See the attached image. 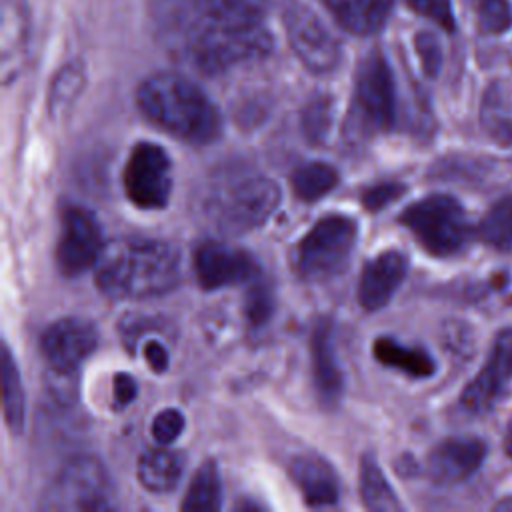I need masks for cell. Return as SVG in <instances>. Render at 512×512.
I'll use <instances>...</instances> for the list:
<instances>
[{
    "label": "cell",
    "instance_id": "6da1fadb",
    "mask_svg": "<svg viewBox=\"0 0 512 512\" xmlns=\"http://www.w3.org/2000/svg\"><path fill=\"white\" fill-rule=\"evenodd\" d=\"M178 282L180 252L164 240H114L96 262V284L110 298H152Z\"/></svg>",
    "mask_w": 512,
    "mask_h": 512
},
{
    "label": "cell",
    "instance_id": "7a4b0ae2",
    "mask_svg": "<svg viewBox=\"0 0 512 512\" xmlns=\"http://www.w3.org/2000/svg\"><path fill=\"white\" fill-rule=\"evenodd\" d=\"M142 114L188 144H210L222 132L214 102L188 78L174 72L148 76L136 94Z\"/></svg>",
    "mask_w": 512,
    "mask_h": 512
},
{
    "label": "cell",
    "instance_id": "3957f363",
    "mask_svg": "<svg viewBox=\"0 0 512 512\" xmlns=\"http://www.w3.org/2000/svg\"><path fill=\"white\" fill-rule=\"evenodd\" d=\"M186 50L200 72L220 74L264 58L272 50V38L262 24H218L196 16L186 28Z\"/></svg>",
    "mask_w": 512,
    "mask_h": 512
},
{
    "label": "cell",
    "instance_id": "277c9868",
    "mask_svg": "<svg viewBox=\"0 0 512 512\" xmlns=\"http://www.w3.org/2000/svg\"><path fill=\"white\" fill-rule=\"evenodd\" d=\"M400 224L434 256H454L470 240V224L462 204L448 194H432L412 202L402 214Z\"/></svg>",
    "mask_w": 512,
    "mask_h": 512
},
{
    "label": "cell",
    "instance_id": "5b68a950",
    "mask_svg": "<svg viewBox=\"0 0 512 512\" xmlns=\"http://www.w3.org/2000/svg\"><path fill=\"white\" fill-rule=\"evenodd\" d=\"M280 186L266 176H246L218 190L208 214L222 234H244L262 226L278 208Z\"/></svg>",
    "mask_w": 512,
    "mask_h": 512
},
{
    "label": "cell",
    "instance_id": "8992f818",
    "mask_svg": "<svg viewBox=\"0 0 512 512\" xmlns=\"http://www.w3.org/2000/svg\"><path fill=\"white\" fill-rule=\"evenodd\" d=\"M358 224L344 214L320 218L298 242L294 266L306 280H326L344 270L356 246Z\"/></svg>",
    "mask_w": 512,
    "mask_h": 512
},
{
    "label": "cell",
    "instance_id": "52a82bcc",
    "mask_svg": "<svg viewBox=\"0 0 512 512\" xmlns=\"http://www.w3.org/2000/svg\"><path fill=\"white\" fill-rule=\"evenodd\" d=\"M40 508L64 512L112 510L114 492L108 470L92 456H76L68 460L48 486Z\"/></svg>",
    "mask_w": 512,
    "mask_h": 512
},
{
    "label": "cell",
    "instance_id": "ba28073f",
    "mask_svg": "<svg viewBox=\"0 0 512 512\" xmlns=\"http://www.w3.org/2000/svg\"><path fill=\"white\" fill-rule=\"evenodd\" d=\"M352 118L364 134L384 132L396 120V86L386 58L372 52L356 74Z\"/></svg>",
    "mask_w": 512,
    "mask_h": 512
},
{
    "label": "cell",
    "instance_id": "9c48e42d",
    "mask_svg": "<svg viewBox=\"0 0 512 512\" xmlns=\"http://www.w3.org/2000/svg\"><path fill=\"white\" fill-rule=\"evenodd\" d=\"M124 190L128 200L142 210H160L172 192V160L154 142H138L124 166Z\"/></svg>",
    "mask_w": 512,
    "mask_h": 512
},
{
    "label": "cell",
    "instance_id": "30bf717a",
    "mask_svg": "<svg viewBox=\"0 0 512 512\" xmlns=\"http://www.w3.org/2000/svg\"><path fill=\"white\" fill-rule=\"evenodd\" d=\"M282 18L294 54L310 72L326 74L338 66L340 44L308 6L290 2L284 6Z\"/></svg>",
    "mask_w": 512,
    "mask_h": 512
},
{
    "label": "cell",
    "instance_id": "8fae6325",
    "mask_svg": "<svg viewBox=\"0 0 512 512\" xmlns=\"http://www.w3.org/2000/svg\"><path fill=\"white\" fill-rule=\"evenodd\" d=\"M102 232L92 212L68 206L62 212V232L56 246V264L64 276H78L92 268L102 250Z\"/></svg>",
    "mask_w": 512,
    "mask_h": 512
},
{
    "label": "cell",
    "instance_id": "7c38bea8",
    "mask_svg": "<svg viewBox=\"0 0 512 512\" xmlns=\"http://www.w3.org/2000/svg\"><path fill=\"white\" fill-rule=\"evenodd\" d=\"M98 346V330L84 318H60L50 324L40 340L48 372L78 374L80 364Z\"/></svg>",
    "mask_w": 512,
    "mask_h": 512
},
{
    "label": "cell",
    "instance_id": "4fadbf2b",
    "mask_svg": "<svg viewBox=\"0 0 512 512\" xmlns=\"http://www.w3.org/2000/svg\"><path fill=\"white\" fill-rule=\"evenodd\" d=\"M194 272L204 290H218L254 280L258 276V264L242 248L224 242H204L196 248Z\"/></svg>",
    "mask_w": 512,
    "mask_h": 512
},
{
    "label": "cell",
    "instance_id": "5bb4252c",
    "mask_svg": "<svg viewBox=\"0 0 512 512\" xmlns=\"http://www.w3.org/2000/svg\"><path fill=\"white\" fill-rule=\"evenodd\" d=\"M512 378V328L496 334L492 350L480 372L462 390L460 402L468 412L480 414L492 408Z\"/></svg>",
    "mask_w": 512,
    "mask_h": 512
},
{
    "label": "cell",
    "instance_id": "9a60e30c",
    "mask_svg": "<svg viewBox=\"0 0 512 512\" xmlns=\"http://www.w3.org/2000/svg\"><path fill=\"white\" fill-rule=\"evenodd\" d=\"M484 456L486 444L480 438H446L430 450L426 470L436 484L450 486L470 478L484 462Z\"/></svg>",
    "mask_w": 512,
    "mask_h": 512
},
{
    "label": "cell",
    "instance_id": "2e32d148",
    "mask_svg": "<svg viewBox=\"0 0 512 512\" xmlns=\"http://www.w3.org/2000/svg\"><path fill=\"white\" fill-rule=\"evenodd\" d=\"M408 272V258L398 250H386L372 258L358 282V300L364 310L384 308Z\"/></svg>",
    "mask_w": 512,
    "mask_h": 512
},
{
    "label": "cell",
    "instance_id": "e0dca14e",
    "mask_svg": "<svg viewBox=\"0 0 512 512\" xmlns=\"http://www.w3.org/2000/svg\"><path fill=\"white\" fill-rule=\"evenodd\" d=\"M310 352H312V374L318 398L326 406H334L340 400L344 380L342 370L336 356V340L334 326L328 318L316 322L310 336Z\"/></svg>",
    "mask_w": 512,
    "mask_h": 512
},
{
    "label": "cell",
    "instance_id": "ac0fdd59",
    "mask_svg": "<svg viewBox=\"0 0 512 512\" xmlns=\"http://www.w3.org/2000/svg\"><path fill=\"white\" fill-rule=\"evenodd\" d=\"M290 476L308 506H332L340 498V486L332 466L316 454H300L290 462Z\"/></svg>",
    "mask_w": 512,
    "mask_h": 512
},
{
    "label": "cell",
    "instance_id": "d6986e66",
    "mask_svg": "<svg viewBox=\"0 0 512 512\" xmlns=\"http://www.w3.org/2000/svg\"><path fill=\"white\" fill-rule=\"evenodd\" d=\"M334 20L358 36L376 34L388 20L394 0H322Z\"/></svg>",
    "mask_w": 512,
    "mask_h": 512
},
{
    "label": "cell",
    "instance_id": "ffe728a7",
    "mask_svg": "<svg viewBox=\"0 0 512 512\" xmlns=\"http://www.w3.org/2000/svg\"><path fill=\"white\" fill-rule=\"evenodd\" d=\"M136 476H138V482L148 492H154V494L170 492L176 488L182 476V460L166 448L148 450L138 458Z\"/></svg>",
    "mask_w": 512,
    "mask_h": 512
},
{
    "label": "cell",
    "instance_id": "44dd1931",
    "mask_svg": "<svg viewBox=\"0 0 512 512\" xmlns=\"http://www.w3.org/2000/svg\"><path fill=\"white\" fill-rule=\"evenodd\" d=\"M372 352L380 364L396 368L412 378H428L436 372V364L426 350L404 346L388 336L378 338L372 346Z\"/></svg>",
    "mask_w": 512,
    "mask_h": 512
},
{
    "label": "cell",
    "instance_id": "7402d4cb",
    "mask_svg": "<svg viewBox=\"0 0 512 512\" xmlns=\"http://www.w3.org/2000/svg\"><path fill=\"white\" fill-rule=\"evenodd\" d=\"M196 16L218 24H260L266 0H188Z\"/></svg>",
    "mask_w": 512,
    "mask_h": 512
},
{
    "label": "cell",
    "instance_id": "603a6c76",
    "mask_svg": "<svg viewBox=\"0 0 512 512\" xmlns=\"http://www.w3.org/2000/svg\"><path fill=\"white\" fill-rule=\"evenodd\" d=\"M360 496L364 506L376 512L402 508L372 454H364L360 460Z\"/></svg>",
    "mask_w": 512,
    "mask_h": 512
},
{
    "label": "cell",
    "instance_id": "cb8c5ba5",
    "mask_svg": "<svg viewBox=\"0 0 512 512\" xmlns=\"http://www.w3.org/2000/svg\"><path fill=\"white\" fill-rule=\"evenodd\" d=\"M222 504V482L214 460H206L194 474L182 510H218Z\"/></svg>",
    "mask_w": 512,
    "mask_h": 512
},
{
    "label": "cell",
    "instance_id": "d4e9b609",
    "mask_svg": "<svg viewBox=\"0 0 512 512\" xmlns=\"http://www.w3.org/2000/svg\"><path fill=\"white\" fill-rule=\"evenodd\" d=\"M476 234L486 246L498 252H512V196H504L490 206Z\"/></svg>",
    "mask_w": 512,
    "mask_h": 512
},
{
    "label": "cell",
    "instance_id": "484cf974",
    "mask_svg": "<svg viewBox=\"0 0 512 512\" xmlns=\"http://www.w3.org/2000/svg\"><path fill=\"white\" fill-rule=\"evenodd\" d=\"M2 382H4V420L8 428L18 434L24 426V390H22L18 366L8 346H4L2 350Z\"/></svg>",
    "mask_w": 512,
    "mask_h": 512
},
{
    "label": "cell",
    "instance_id": "4316f807",
    "mask_svg": "<svg viewBox=\"0 0 512 512\" xmlns=\"http://www.w3.org/2000/svg\"><path fill=\"white\" fill-rule=\"evenodd\" d=\"M84 80H86V74H84L82 62L74 60V62H68L64 68H60L48 92V108L52 116L64 114L74 104V100L80 96L84 88Z\"/></svg>",
    "mask_w": 512,
    "mask_h": 512
},
{
    "label": "cell",
    "instance_id": "83f0119b",
    "mask_svg": "<svg viewBox=\"0 0 512 512\" xmlns=\"http://www.w3.org/2000/svg\"><path fill=\"white\" fill-rule=\"evenodd\" d=\"M338 184V172L324 162H310L292 174V188L300 200L314 202Z\"/></svg>",
    "mask_w": 512,
    "mask_h": 512
},
{
    "label": "cell",
    "instance_id": "f1b7e54d",
    "mask_svg": "<svg viewBox=\"0 0 512 512\" xmlns=\"http://www.w3.org/2000/svg\"><path fill=\"white\" fill-rule=\"evenodd\" d=\"M504 104L506 102L502 94L496 92V86L486 90V98L482 104V124L492 138L508 144L512 142V114L510 108Z\"/></svg>",
    "mask_w": 512,
    "mask_h": 512
},
{
    "label": "cell",
    "instance_id": "f546056e",
    "mask_svg": "<svg viewBox=\"0 0 512 512\" xmlns=\"http://www.w3.org/2000/svg\"><path fill=\"white\" fill-rule=\"evenodd\" d=\"M332 102L326 96L310 100L302 112V130L312 144H322L330 132Z\"/></svg>",
    "mask_w": 512,
    "mask_h": 512
},
{
    "label": "cell",
    "instance_id": "4dcf8cb0",
    "mask_svg": "<svg viewBox=\"0 0 512 512\" xmlns=\"http://www.w3.org/2000/svg\"><path fill=\"white\" fill-rule=\"evenodd\" d=\"M24 32H26V20L22 14V8L18 4H6L2 14V58L4 68L8 66L10 58H16L14 54H20L24 44Z\"/></svg>",
    "mask_w": 512,
    "mask_h": 512
},
{
    "label": "cell",
    "instance_id": "1f68e13d",
    "mask_svg": "<svg viewBox=\"0 0 512 512\" xmlns=\"http://www.w3.org/2000/svg\"><path fill=\"white\" fill-rule=\"evenodd\" d=\"M274 312V294L270 284L258 280L250 286L246 300H244V314L250 326L260 328L264 326Z\"/></svg>",
    "mask_w": 512,
    "mask_h": 512
},
{
    "label": "cell",
    "instance_id": "d6a6232c",
    "mask_svg": "<svg viewBox=\"0 0 512 512\" xmlns=\"http://www.w3.org/2000/svg\"><path fill=\"white\" fill-rule=\"evenodd\" d=\"M476 14L478 26L486 34H502L512 22L508 0H476Z\"/></svg>",
    "mask_w": 512,
    "mask_h": 512
},
{
    "label": "cell",
    "instance_id": "836d02e7",
    "mask_svg": "<svg viewBox=\"0 0 512 512\" xmlns=\"http://www.w3.org/2000/svg\"><path fill=\"white\" fill-rule=\"evenodd\" d=\"M152 438L160 446L172 444L184 430V416L176 408H164L160 410L152 420Z\"/></svg>",
    "mask_w": 512,
    "mask_h": 512
},
{
    "label": "cell",
    "instance_id": "e575fe53",
    "mask_svg": "<svg viewBox=\"0 0 512 512\" xmlns=\"http://www.w3.org/2000/svg\"><path fill=\"white\" fill-rule=\"evenodd\" d=\"M406 4L420 16L442 26L444 30H454V14L450 0H406Z\"/></svg>",
    "mask_w": 512,
    "mask_h": 512
},
{
    "label": "cell",
    "instance_id": "d590c367",
    "mask_svg": "<svg viewBox=\"0 0 512 512\" xmlns=\"http://www.w3.org/2000/svg\"><path fill=\"white\" fill-rule=\"evenodd\" d=\"M406 186L404 184H398V182H382V184H376L368 190H364L362 194V206L370 212H378L382 210L384 206L392 204L394 200H398L402 194H404Z\"/></svg>",
    "mask_w": 512,
    "mask_h": 512
},
{
    "label": "cell",
    "instance_id": "8d00e7d4",
    "mask_svg": "<svg viewBox=\"0 0 512 512\" xmlns=\"http://www.w3.org/2000/svg\"><path fill=\"white\" fill-rule=\"evenodd\" d=\"M416 52L420 56L424 72L434 78L442 66V48L436 36L430 32H420L416 36Z\"/></svg>",
    "mask_w": 512,
    "mask_h": 512
},
{
    "label": "cell",
    "instance_id": "74e56055",
    "mask_svg": "<svg viewBox=\"0 0 512 512\" xmlns=\"http://www.w3.org/2000/svg\"><path fill=\"white\" fill-rule=\"evenodd\" d=\"M142 356L146 358L148 366H150L156 374L166 372V368H168V348H166V344H164L160 338L148 336V338L142 342Z\"/></svg>",
    "mask_w": 512,
    "mask_h": 512
},
{
    "label": "cell",
    "instance_id": "f35d334b",
    "mask_svg": "<svg viewBox=\"0 0 512 512\" xmlns=\"http://www.w3.org/2000/svg\"><path fill=\"white\" fill-rule=\"evenodd\" d=\"M136 392H138V386H136V380L130 374L118 372L114 376V388H112L114 400H112V404H114L116 410H122L128 404H132V400L136 398Z\"/></svg>",
    "mask_w": 512,
    "mask_h": 512
},
{
    "label": "cell",
    "instance_id": "ab89813d",
    "mask_svg": "<svg viewBox=\"0 0 512 512\" xmlns=\"http://www.w3.org/2000/svg\"><path fill=\"white\" fill-rule=\"evenodd\" d=\"M494 508H496V510H502V512H512V496L500 500Z\"/></svg>",
    "mask_w": 512,
    "mask_h": 512
},
{
    "label": "cell",
    "instance_id": "60d3db41",
    "mask_svg": "<svg viewBox=\"0 0 512 512\" xmlns=\"http://www.w3.org/2000/svg\"><path fill=\"white\" fill-rule=\"evenodd\" d=\"M504 450H506V454L512 458V428L508 430V434H506V438H504Z\"/></svg>",
    "mask_w": 512,
    "mask_h": 512
}]
</instances>
